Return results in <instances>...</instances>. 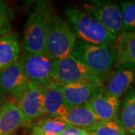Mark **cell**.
Masks as SVG:
<instances>
[{"label":"cell","mask_w":135,"mask_h":135,"mask_svg":"<svg viewBox=\"0 0 135 135\" xmlns=\"http://www.w3.org/2000/svg\"><path fill=\"white\" fill-rule=\"evenodd\" d=\"M26 125L28 122L15 102L8 101L0 107V135H13L15 131Z\"/></svg>","instance_id":"5bb4252c"},{"label":"cell","mask_w":135,"mask_h":135,"mask_svg":"<svg viewBox=\"0 0 135 135\" xmlns=\"http://www.w3.org/2000/svg\"><path fill=\"white\" fill-rule=\"evenodd\" d=\"M29 82L44 87L53 81V61L44 53H23L20 57Z\"/></svg>","instance_id":"52a82bcc"},{"label":"cell","mask_w":135,"mask_h":135,"mask_svg":"<svg viewBox=\"0 0 135 135\" xmlns=\"http://www.w3.org/2000/svg\"><path fill=\"white\" fill-rule=\"evenodd\" d=\"M20 52L19 39L15 32L0 36V73L18 62Z\"/></svg>","instance_id":"9a60e30c"},{"label":"cell","mask_w":135,"mask_h":135,"mask_svg":"<svg viewBox=\"0 0 135 135\" xmlns=\"http://www.w3.org/2000/svg\"><path fill=\"white\" fill-rule=\"evenodd\" d=\"M86 105L101 122L113 120L117 119L119 98L110 95L104 90L87 102Z\"/></svg>","instance_id":"4fadbf2b"},{"label":"cell","mask_w":135,"mask_h":135,"mask_svg":"<svg viewBox=\"0 0 135 135\" xmlns=\"http://www.w3.org/2000/svg\"><path fill=\"white\" fill-rule=\"evenodd\" d=\"M76 37L67 22L53 13L49 26L45 53L53 61L67 58L72 55Z\"/></svg>","instance_id":"277c9868"},{"label":"cell","mask_w":135,"mask_h":135,"mask_svg":"<svg viewBox=\"0 0 135 135\" xmlns=\"http://www.w3.org/2000/svg\"><path fill=\"white\" fill-rule=\"evenodd\" d=\"M60 135H90V134L83 128L71 126L63 131Z\"/></svg>","instance_id":"603a6c76"},{"label":"cell","mask_w":135,"mask_h":135,"mask_svg":"<svg viewBox=\"0 0 135 135\" xmlns=\"http://www.w3.org/2000/svg\"><path fill=\"white\" fill-rule=\"evenodd\" d=\"M116 48L118 53L116 66L126 64L135 65V32H124L118 37Z\"/></svg>","instance_id":"e0dca14e"},{"label":"cell","mask_w":135,"mask_h":135,"mask_svg":"<svg viewBox=\"0 0 135 135\" xmlns=\"http://www.w3.org/2000/svg\"><path fill=\"white\" fill-rule=\"evenodd\" d=\"M61 86L68 110L86 104L105 89L104 85L94 83H77Z\"/></svg>","instance_id":"9c48e42d"},{"label":"cell","mask_w":135,"mask_h":135,"mask_svg":"<svg viewBox=\"0 0 135 135\" xmlns=\"http://www.w3.org/2000/svg\"><path fill=\"white\" fill-rule=\"evenodd\" d=\"M72 56L86 64L101 77L105 76L117 62L116 47H107L77 40Z\"/></svg>","instance_id":"3957f363"},{"label":"cell","mask_w":135,"mask_h":135,"mask_svg":"<svg viewBox=\"0 0 135 135\" xmlns=\"http://www.w3.org/2000/svg\"><path fill=\"white\" fill-rule=\"evenodd\" d=\"M135 82V65L126 64L116 66L107 80L105 92L119 98Z\"/></svg>","instance_id":"7c38bea8"},{"label":"cell","mask_w":135,"mask_h":135,"mask_svg":"<svg viewBox=\"0 0 135 135\" xmlns=\"http://www.w3.org/2000/svg\"><path fill=\"white\" fill-rule=\"evenodd\" d=\"M28 83V77L18 61L0 73V95L16 98L24 90Z\"/></svg>","instance_id":"30bf717a"},{"label":"cell","mask_w":135,"mask_h":135,"mask_svg":"<svg viewBox=\"0 0 135 135\" xmlns=\"http://www.w3.org/2000/svg\"><path fill=\"white\" fill-rule=\"evenodd\" d=\"M86 130L90 135H126L127 133L122 128L119 119L102 122L100 124L88 128Z\"/></svg>","instance_id":"ffe728a7"},{"label":"cell","mask_w":135,"mask_h":135,"mask_svg":"<svg viewBox=\"0 0 135 135\" xmlns=\"http://www.w3.org/2000/svg\"><path fill=\"white\" fill-rule=\"evenodd\" d=\"M84 11L99 21L116 37L124 32L121 8L118 3L111 1H89L83 4Z\"/></svg>","instance_id":"8992f818"},{"label":"cell","mask_w":135,"mask_h":135,"mask_svg":"<svg viewBox=\"0 0 135 135\" xmlns=\"http://www.w3.org/2000/svg\"><path fill=\"white\" fill-rule=\"evenodd\" d=\"M43 89L45 116L62 120L69 110L65 101L61 85L53 80L44 86Z\"/></svg>","instance_id":"8fae6325"},{"label":"cell","mask_w":135,"mask_h":135,"mask_svg":"<svg viewBox=\"0 0 135 135\" xmlns=\"http://www.w3.org/2000/svg\"><path fill=\"white\" fill-rule=\"evenodd\" d=\"M14 17L13 8L3 2H0V36L11 32Z\"/></svg>","instance_id":"7402d4cb"},{"label":"cell","mask_w":135,"mask_h":135,"mask_svg":"<svg viewBox=\"0 0 135 135\" xmlns=\"http://www.w3.org/2000/svg\"><path fill=\"white\" fill-rule=\"evenodd\" d=\"M70 127L64 121L47 117L31 126L30 135H60Z\"/></svg>","instance_id":"d6986e66"},{"label":"cell","mask_w":135,"mask_h":135,"mask_svg":"<svg viewBox=\"0 0 135 135\" xmlns=\"http://www.w3.org/2000/svg\"><path fill=\"white\" fill-rule=\"evenodd\" d=\"M118 119L126 133L135 135V86L125 97Z\"/></svg>","instance_id":"ac0fdd59"},{"label":"cell","mask_w":135,"mask_h":135,"mask_svg":"<svg viewBox=\"0 0 135 135\" xmlns=\"http://www.w3.org/2000/svg\"><path fill=\"white\" fill-rule=\"evenodd\" d=\"M53 15L48 2L38 1L25 24L22 46L26 52L44 53L50 23Z\"/></svg>","instance_id":"7a4b0ae2"},{"label":"cell","mask_w":135,"mask_h":135,"mask_svg":"<svg viewBox=\"0 0 135 135\" xmlns=\"http://www.w3.org/2000/svg\"><path fill=\"white\" fill-rule=\"evenodd\" d=\"M53 80L60 85L77 83L103 84L102 77L72 55L53 62Z\"/></svg>","instance_id":"5b68a950"},{"label":"cell","mask_w":135,"mask_h":135,"mask_svg":"<svg viewBox=\"0 0 135 135\" xmlns=\"http://www.w3.org/2000/svg\"><path fill=\"white\" fill-rule=\"evenodd\" d=\"M65 12L68 24L79 40L92 44L116 47L118 38L84 11L68 6Z\"/></svg>","instance_id":"6da1fadb"},{"label":"cell","mask_w":135,"mask_h":135,"mask_svg":"<svg viewBox=\"0 0 135 135\" xmlns=\"http://www.w3.org/2000/svg\"><path fill=\"white\" fill-rule=\"evenodd\" d=\"M62 121L70 126L86 129L102 122L90 110L86 104L70 109Z\"/></svg>","instance_id":"2e32d148"},{"label":"cell","mask_w":135,"mask_h":135,"mask_svg":"<svg viewBox=\"0 0 135 135\" xmlns=\"http://www.w3.org/2000/svg\"><path fill=\"white\" fill-rule=\"evenodd\" d=\"M15 103L24 114L28 124L45 116L43 87L29 82L27 86L18 96Z\"/></svg>","instance_id":"ba28073f"},{"label":"cell","mask_w":135,"mask_h":135,"mask_svg":"<svg viewBox=\"0 0 135 135\" xmlns=\"http://www.w3.org/2000/svg\"><path fill=\"white\" fill-rule=\"evenodd\" d=\"M120 8L124 32H135V1L122 2Z\"/></svg>","instance_id":"44dd1931"}]
</instances>
